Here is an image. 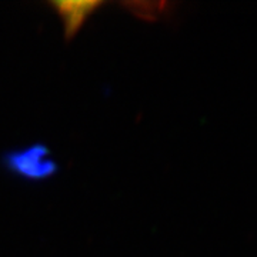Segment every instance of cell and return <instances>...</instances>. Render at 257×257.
Instances as JSON below:
<instances>
[{
  "instance_id": "7a4b0ae2",
  "label": "cell",
  "mask_w": 257,
  "mask_h": 257,
  "mask_svg": "<svg viewBox=\"0 0 257 257\" xmlns=\"http://www.w3.org/2000/svg\"><path fill=\"white\" fill-rule=\"evenodd\" d=\"M100 5L99 2H55L52 6L63 22L64 35L70 39Z\"/></svg>"
},
{
  "instance_id": "6da1fadb",
  "label": "cell",
  "mask_w": 257,
  "mask_h": 257,
  "mask_svg": "<svg viewBox=\"0 0 257 257\" xmlns=\"http://www.w3.org/2000/svg\"><path fill=\"white\" fill-rule=\"evenodd\" d=\"M8 167L15 173L32 180L49 177L57 170V165L49 150L40 145L10 153L8 156Z\"/></svg>"
}]
</instances>
